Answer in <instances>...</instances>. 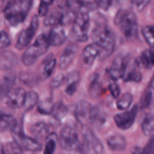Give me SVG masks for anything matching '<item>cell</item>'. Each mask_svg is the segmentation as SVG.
<instances>
[{"label":"cell","instance_id":"3957f363","mask_svg":"<svg viewBox=\"0 0 154 154\" xmlns=\"http://www.w3.org/2000/svg\"><path fill=\"white\" fill-rule=\"evenodd\" d=\"M51 46L48 35L44 33L36 38L34 43L29 47L22 55V62L25 66H31L35 63L38 59L48 51Z\"/></svg>","mask_w":154,"mask_h":154},{"label":"cell","instance_id":"bcb514c9","mask_svg":"<svg viewBox=\"0 0 154 154\" xmlns=\"http://www.w3.org/2000/svg\"><path fill=\"white\" fill-rule=\"evenodd\" d=\"M150 58H151V62L153 66H154V48H151V49H150Z\"/></svg>","mask_w":154,"mask_h":154},{"label":"cell","instance_id":"8d00e7d4","mask_svg":"<svg viewBox=\"0 0 154 154\" xmlns=\"http://www.w3.org/2000/svg\"><path fill=\"white\" fill-rule=\"evenodd\" d=\"M66 80V77L63 74H59L54 77V79L52 80L51 84V87L52 88L56 89L60 87L62 84L64 83V81Z\"/></svg>","mask_w":154,"mask_h":154},{"label":"cell","instance_id":"9c48e42d","mask_svg":"<svg viewBox=\"0 0 154 154\" xmlns=\"http://www.w3.org/2000/svg\"><path fill=\"white\" fill-rule=\"evenodd\" d=\"M82 126L83 136L91 154L105 153V148L99 138L95 135L93 131L88 126L86 125H82Z\"/></svg>","mask_w":154,"mask_h":154},{"label":"cell","instance_id":"484cf974","mask_svg":"<svg viewBox=\"0 0 154 154\" xmlns=\"http://www.w3.org/2000/svg\"><path fill=\"white\" fill-rule=\"evenodd\" d=\"M45 141L46 144H45V148L43 154H54L57 142V136L56 133L54 132L50 133Z\"/></svg>","mask_w":154,"mask_h":154},{"label":"cell","instance_id":"ba28073f","mask_svg":"<svg viewBox=\"0 0 154 154\" xmlns=\"http://www.w3.org/2000/svg\"><path fill=\"white\" fill-rule=\"evenodd\" d=\"M38 27V17L35 15L32 18L29 26L19 34L16 45H15L17 49L23 50L29 45L30 42L33 38L37 31Z\"/></svg>","mask_w":154,"mask_h":154},{"label":"cell","instance_id":"e0dca14e","mask_svg":"<svg viewBox=\"0 0 154 154\" xmlns=\"http://www.w3.org/2000/svg\"><path fill=\"white\" fill-rule=\"evenodd\" d=\"M101 49L95 43L89 45L86 47L83 51L81 54V58L83 62L86 65L91 66L94 61L96 60V57L100 56Z\"/></svg>","mask_w":154,"mask_h":154},{"label":"cell","instance_id":"8992f818","mask_svg":"<svg viewBox=\"0 0 154 154\" xmlns=\"http://www.w3.org/2000/svg\"><path fill=\"white\" fill-rule=\"evenodd\" d=\"M90 17L87 12H79L75 15L72 29V35L79 42H84L88 39V30L90 27Z\"/></svg>","mask_w":154,"mask_h":154},{"label":"cell","instance_id":"2e32d148","mask_svg":"<svg viewBox=\"0 0 154 154\" xmlns=\"http://www.w3.org/2000/svg\"><path fill=\"white\" fill-rule=\"evenodd\" d=\"M48 38L50 45L52 46H60L63 45L66 40L67 35L64 29H63V27L60 25L54 26V28L51 29Z\"/></svg>","mask_w":154,"mask_h":154},{"label":"cell","instance_id":"681fc988","mask_svg":"<svg viewBox=\"0 0 154 154\" xmlns=\"http://www.w3.org/2000/svg\"><path fill=\"white\" fill-rule=\"evenodd\" d=\"M2 2H7L8 0H2Z\"/></svg>","mask_w":154,"mask_h":154},{"label":"cell","instance_id":"7402d4cb","mask_svg":"<svg viewBox=\"0 0 154 154\" xmlns=\"http://www.w3.org/2000/svg\"><path fill=\"white\" fill-rule=\"evenodd\" d=\"M0 121H1L0 122V126H1L2 132H4L6 130L12 131L18 125L16 119L11 114L2 113Z\"/></svg>","mask_w":154,"mask_h":154},{"label":"cell","instance_id":"f546056e","mask_svg":"<svg viewBox=\"0 0 154 154\" xmlns=\"http://www.w3.org/2000/svg\"><path fill=\"white\" fill-rule=\"evenodd\" d=\"M4 149L6 154H23V148L15 141L8 142L4 146Z\"/></svg>","mask_w":154,"mask_h":154},{"label":"cell","instance_id":"4316f807","mask_svg":"<svg viewBox=\"0 0 154 154\" xmlns=\"http://www.w3.org/2000/svg\"><path fill=\"white\" fill-rule=\"evenodd\" d=\"M132 100H133V96L132 94L127 93H124L120 96V99L117 100V107L119 110L120 111H125V110L128 109L130 107L131 104H132Z\"/></svg>","mask_w":154,"mask_h":154},{"label":"cell","instance_id":"1f68e13d","mask_svg":"<svg viewBox=\"0 0 154 154\" xmlns=\"http://www.w3.org/2000/svg\"><path fill=\"white\" fill-rule=\"evenodd\" d=\"M141 80H142V74L139 71L135 69H132L124 76V81L126 82L139 83L141 82Z\"/></svg>","mask_w":154,"mask_h":154},{"label":"cell","instance_id":"ab89813d","mask_svg":"<svg viewBox=\"0 0 154 154\" xmlns=\"http://www.w3.org/2000/svg\"><path fill=\"white\" fill-rule=\"evenodd\" d=\"M109 90L111 96L114 98H115V99H117L120 96V88L118 86V84H116V83L113 82L109 84Z\"/></svg>","mask_w":154,"mask_h":154},{"label":"cell","instance_id":"4dcf8cb0","mask_svg":"<svg viewBox=\"0 0 154 154\" xmlns=\"http://www.w3.org/2000/svg\"><path fill=\"white\" fill-rule=\"evenodd\" d=\"M46 63H45V68H44V72L43 75L45 78H48L50 77L52 75L53 72H54V69L56 67V65H57V60L54 57H52V56L49 57V60H48V58H46Z\"/></svg>","mask_w":154,"mask_h":154},{"label":"cell","instance_id":"60d3db41","mask_svg":"<svg viewBox=\"0 0 154 154\" xmlns=\"http://www.w3.org/2000/svg\"><path fill=\"white\" fill-rule=\"evenodd\" d=\"M97 7L104 11H108L111 5V0H94Z\"/></svg>","mask_w":154,"mask_h":154},{"label":"cell","instance_id":"d590c367","mask_svg":"<svg viewBox=\"0 0 154 154\" xmlns=\"http://www.w3.org/2000/svg\"><path fill=\"white\" fill-rule=\"evenodd\" d=\"M152 101V93L150 90L146 92L145 93H144L142 98L141 99V102H140V107L141 108H146L150 105V104L151 103Z\"/></svg>","mask_w":154,"mask_h":154},{"label":"cell","instance_id":"7dc6e473","mask_svg":"<svg viewBox=\"0 0 154 154\" xmlns=\"http://www.w3.org/2000/svg\"><path fill=\"white\" fill-rule=\"evenodd\" d=\"M54 2V0H41V3H44V4L48 5H51Z\"/></svg>","mask_w":154,"mask_h":154},{"label":"cell","instance_id":"83f0119b","mask_svg":"<svg viewBox=\"0 0 154 154\" xmlns=\"http://www.w3.org/2000/svg\"><path fill=\"white\" fill-rule=\"evenodd\" d=\"M38 95L35 91H29L27 93L24 108L26 110H30L34 108L38 102Z\"/></svg>","mask_w":154,"mask_h":154},{"label":"cell","instance_id":"5bb4252c","mask_svg":"<svg viewBox=\"0 0 154 154\" xmlns=\"http://www.w3.org/2000/svg\"><path fill=\"white\" fill-rule=\"evenodd\" d=\"M78 48L75 44L69 45L63 51L60 60V69L62 70L67 69L74 60L78 53Z\"/></svg>","mask_w":154,"mask_h":154},{"label":"cell","instance_id":"ac0fdd59","mask_svg":"<svg viewBox=\"0 0 154 154\" xmlns=\"http://www.w3.org/2000/svg\"><path fill=\"white\" fill-rule=\"evenodd\" d=\"M45 25L47 26H57L66 23V12L64 13L60 10H56L47 15L45 17Z\"/></svg>","mask_w":154,"mask_h":154},{"label":"cell","instance_id":"ee69618b","mask_svg":"<svg viewBox=\"0 0 154 154\" xmlns=\"http://www.w3.org/2000/svg\"><path fill=\"white\" fill-rule=\"evenodd\" d=\"M77 90V84H67L66 89V93L69 96H72L75 94Z\"/></svg>","mask_w":154,"mask_h":154},{"label":"cell","instance_id":"d6986e66","mask_svg":"<svg viewBox=\"0 0 154 154\" xmlns=\"http://www.w3.org/2000/svg\"><path fill=\"white\" fill-rule=\"evenodd\" d=\"M32 135L37 140L45 139L50 135V127L45 122H37L30 127Z\"/></svg>","mask_w":154,"mask_h":154},{"label":"cell","instance_id":"44dd1931","mask_svg":"<svg viewBox=\"0 0 154 154\" xmlns=\"http://www.w3.org/2000/svg\"><path fill=\"white\" fill-rule=\"evenodd\" d=\"M15 81H16V75L12 72H8L3 77L1 82L2 96H5V95L11 90H12V87L15 84Z\"/></svg>","mask_w":154,"mask_h":154},{"label":"cell","instance_id":"f35d334b","mask_svg":"<svg viewBox=\"0 0 154 154\" xmlns=\"http://www.w3.org/2000/svg\"><path fill=\"white\" fill-rule=\"evenodd\" d=\"M11 45V40L9 38L8 35L5 32L4 30L1 32V41H0V47L2 49L8 48Z\"/></svg>","mask_w":154,"mask_h":154},{"label":"cell","instance_id":"7bdbcfd3","mask_svg":"<svg viewBox=\"0 0 154 154\" xmlns=\"http://www.w3.org/2000/svg\"><path fill=\"white\" fill-rule=\"evenodd\" d=\"M49 6L46 4L40 2V5L38 8V15L40 17H45L48 15L49 11Z\"/></svg>","mask_w":154,"mask_h":154},{"label":"cell","instance_id":"f6af8a7d","mask_svg":"<svg viewBox=\"0 0 154 154\" xmlns=\"http://www.w3.org/2000/svg\"><path fill=\"white\" fill-rule=\"evenodd\" d=\"M143 148H141V147H134L132 149V154H141V152H142Z\"/></svg>","mask_w":154,"mask_h":154},{"label":"cell","instance_id":"b9f144b4","mask_svg":"<svg viewBox=\"0 0 154 154\" xmlns=\"http://www.w3.org/2000/svg\"><path fill=\"white\" fill-rule=\"evenodd\" d=\"M141 154H154V135L152 136L145 147L143 148Z\"/></svg>","mask_w":154,"mask_h":154},{"label":"cell","instance_id":"277c9868","mask_svg":"<svg viewBox=\"0 0 154 154\" xmlns=\"http://www.w3.org/2000/svg\"><path fill=\"white\" fill-rule=\"evenodd\" d=\"M115 22L126 38L133 40L136 38L138 35V20L133 11H120L116 17Z\"/></svg>","mask_w":154,"mask_h":154},{"label":"cell","instance_id":"30bf717a","mask_svg":"<svg viewBox=\"0 0 154 154\" xmlns=\"http://www.w3.org/2000/svg\"><path fill=\"white\" fill-rule=\"evenodd\" d=\"M138 105H135L131 110L114 115V120L117 127L123 130L129 129L134 124L138 113Z\"/></svg>","mask_w":154,"mask_h":154},{"label":"cell","instance_id":"74e56055","mask_svg":"<svg viewBox=\"0 0 154 154\" xmlns=\"http://www.w3.org/2000/svg\"><path fill=\"white\" fill-rule=\"evenodd\" d=\"M80 81V74L79 72L77 71H74V72H70L66 76V83L67 84H77Z\"/></svg>","mask_w":154,"mask_h":154},{"label":"cell","instance_id":"d6a6232c","mask_svg":"<svg viewBox=\"0 0 154 154\" xmlns=\"http://www.w3.org/2000/svg\"><path fill=\"white\" fill-rule=\"evenodd\" d=\"M54 106V104H53V102L51 101H44V102H41L38 105V111L42 114L48 115V114H51Z\"/></svg>","mask_w":154,"mask_h":154},{"label":"cell","instance_id":"5b68a950","mask_svg":"<svg viewBox=\"0 0 154 154\" xmlns=\"http://www.w3.org/2000/svg\"><path fill=\"white\" fill-rule=\"evenodd\" d=\"M59 141L60 147L67 151L78 150L81 147L78 132L72 126H66L62 129Z\"/></svg>","mask_w":154,"mask_h":154},{"label":"cell","instance_id":"cb8c5ba5","mask_svg":"<svg viewBox=\"0 0 154 154\" xmlns=\"http://www.w3.org/2000/svg\"><path fill=\"white\" fill-rule=\"evenodd\" d=\"M20 80L29 87H35L39 84L41 81L40 77L34 73H29V72H24L21 73L20 75Z\"/></svg>","mask_w":154,"mask_h":154},{"label":"cell","instance_id":"836d02e7","mask_svg":"<svg viewBox=\"0 0 154 154\" xmlns=\"http://www.w3.org/2000/svg\"><path fill=\"white\" fill-rule=\"evenodd\" d=\"M139 62L145 69H150L153 67L151 58H150V50H147V51H143L141 57H140L139 58Z\"/></svg>","mask_w":154,"mask_h":154},{"label":"cell","instance_id":"f1b7e54d","mask_svg":"<svg viewBox=\"0 0 154 154\" xmlns=\"http://www.w3.org/2000/svg\"><path fill=\"white\" fill-rule=\"evenodd\" d=\"M142 35L147 43L154 48V26H147L142 29Z\"/></svg>","mask_w":154,"mask_h":154},{"label":"cell","instance_id":"7c38bea8","mask_svg":"<svg viewBox=\"0 0 154 154\" xmlns=\"http://www.w3.org/2000/svg\"><path fill=\"white\" fill-rule=\"evenodd\" d=\"M94 107L87 101H81L75 108V114L78 122L85 125L87 123H91Z\"/></svg>","mask_w":154,"mask_h":154},{"label":"cell","instance_id":"7a4b0ae2","mask_svg":"<svg viewBox=\"0 0 154 154\" xmlns=\"http://www.w3.org/2000/svg\"><path fill=\"white\" fill-rule=\"evenodd\" d=\"M33 0H10L4 9L5 19L11 26H17L23 22L32 5Z\"/></svg>","mask_w":154,"mask_h":154},{"label":"cell","instance_id":"9a60e30c","mask_svg":"<svg viewBox=\"0 0 154 154\" xmlns=\"http://www.w3.org/2000/svg\"><path fill=\"white\" fill-rule=\"evenodd\" d=\"M18 64V57L11 51H2L0 56V68L2 71H10Z\"/></svg>","mask_w":154,"mask_h":154},{"label":"cell","instance_id":"603a6c76","mask_svg":"<svg viewBox=\"0 0 154 154\" xmlns=\"http://www.w3.org/2000/svg\"><path fill=\"white\" fill-rule=\"evenodd\" d=\"M141 129L146 136H152L154 134V116L152 114H147L141 123Z\"/></svg>","mask_w":154,"mask_h":154},{"label":"cell","instance_id":"52a82bcc","mask_svg":"<svg viewBox=\"0 0 154 154\" xmlns=\"http://www.w3.org/2000/svg\"><path fill=\"white\" fill-rule=\"evenodd\" d=\"M11 132L14 141L18 143L24 150L32 152H38L42 150V144L35 138L27 136L19 125H17V126L14 128Z\"/></svg>","mask_w":154,"mask_h":154},{"label":"cell","instance_id":"4fadbf2b","mask_svg":"<svg viewBox=\"0 0 154 154\" xmlns=\"http://www.w3.org/2000/svg\"><path fill=\"white\" fill-rule=\"evenodd\" d=\"M126 68H127V63H126V58L123 55L120 54L113 60L108 73L112 79L119 80L122 78H124L125 75L126 74Z\"/></svg>","mask_w":154,"mask_h":154},{"label":"cell","instance_id":"c3c4849f","mask_svg":"<svg viewBox=\"0 0 154 154\" xmlns=\"http://www.w3.org/2000/svg\"><path fill=\"white\" fill-rule=\"evenodd\" d=\"M150 87L154 89V75H153V78H152L151 81H150Z\"/></svg>","mask_w":154,"mask_h":154},{"label":"cell","instance_id":"e575fe53","mask_svg":"<svg viewBox=\"0 0 154 154\" xmlns=\"http://www.w3.org/2000/svg\"><path fill=\"white\" fill-rule=\"evenodd\" d=\"M100 90V81L98 75H96L91 80L90 85V93L93 95H96Z\"/></svg>","mask_w":154,"mask_h":154},{"label":"cell","instance_id":"6da1fadb","mask_svg":"<svg viewBox=\"0 0 154 154\" xmlns=\"http://www.w3.org/2000/svg\"><path fill=\"white\" fill-rule=\"evenodd\" d=\"M93 42L100 48V58L105 59L113 54L115 48V38L110 27L105 23H99L91 32Z\"/></svg>","mask_w":154,"mask_h":154},{"label":"cell","instance_id":"ffe728a7","mask_svg":"<svg viewBox=\"0 0 154 154\" xmlns=\"http://www.w3.org/2000/svg\"><path fill=\"white\" fill-rule=\"evenodd\" d=\"M107 144L111 150L114 151H122L124 150L126 147V138L120 134H114L111 135L107 140Z\"/></svg>","mask_w":154,"mask_h":154},{"label":"cell","instance_id":"d4e9b609","mask_svg":"<svg viewBox=\"0 0 154 154\" xmlns=\"http://www.w3.org/2000/svg\"><path fill=\"white\" fill-rule=\"evenodd\" d=\"M68 113V108L63 102H57L54 104L51 115L57 120H61Z\"/></svg>","mask_w":154,"mask_h":154},{"label":"cell","instance_id":"8fae6325","mask_svg":"<svg viewBox=\"0 0 154 154\" xmlns=\"http://www.w3.org/2000/svg\"><path fill=\"white\" fill-rule=\"evenodd\" d=\"M26 95V90L21 87L12 89L5 95L6 104L11 108H18L24 106Z\"/></svg>","mask_w":154,"mask_h":154}]
</instances>
